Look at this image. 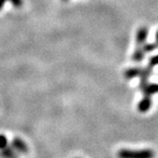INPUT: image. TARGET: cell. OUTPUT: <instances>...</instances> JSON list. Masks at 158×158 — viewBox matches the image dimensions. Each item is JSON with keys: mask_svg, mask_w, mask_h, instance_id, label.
Here are the masks:
<instances>
[{"mask_svg": "<svg viewBox=\"0 0 158 158\" xmlns=\"http://www.w3.org/2000/svg\"><path fill=\"white\" fill-rule=\"evenodd\" d=\"M118 158H154L155 153L151 149H141V150H131V149H120L117 154Z\"/></svg>", "mask_w": 158, "mask_h": 158, "instance_id": "obj_1", "label": "cell"}, {"mask_svg": "<svg viewBox=\"0 0 158 158\" xmlns=\"http://www.w3.org/2000/svg\"><path fill=\"white\" fill-rule=\"evenodd\" d=\"M10 145L18 154H26L28 151L27 144L23 141L22 139H20L19 137L13 138Z\"/></svg>", "mask_w": 158, "mask_h": 158, "instance_id": "obj_2", "label": "cell"}, {"mask_svg": "<svg viewBox=\"0 0 158 158\" xmlns=\"http://www.w3.org/2000/svg\"><path fill=\"white\" fill-rule=\"evenodd\" d=\"M148 35V29L146 27H140L136 34V44L141 47L144 43H146Z\"/></svg>", "mask_w": 158, "mask_h": 158, "instance_id": "obj_3", "label": "cell"}, {"mask_svg": "<svg viewBox=\"0 0 158 158\" xmlns=\"http://www.w3.org/2000/svg\"><path fill=\"white\" fill-rule=\"evenodd\" d=\"M152 106V99H151V97L149 96H145L141 101L138 103V106H137V109L139 112L141 113H146L148 112Z\"/></svg>", "mask_w": 158, "mask_h": 158, "instance_id": "obj_4", "label": "cell"}, {"mask_svg": "<svg viewBox=\"0 0 158 158\" xmlns=\"http://www.w3.org/2000/svg\"><path fill=\"white\" fill-rule=\"evenodd\" d=\"M19 154H18L11 145H8L7 147L0 149V158H18Z\"/></svg>", "mask_w": 158, "mask_h": 158, "instance_id": "obj_5", "label": "cell"}, {"mask_svg": "<svg viewBox=\"0 0 158 158\" xmlns=\"http://www.w3.org/2000/svg\"><path fill=\"white\" fill-rule=\"evenodd\" d=\"M141 69L142 68L140 67H134V68H129L126 69L124 72V77L126 79H133L135 77H139L141 75Z\"/></svg>", "mask_w": 158, "mask_h": 158, "instance_id": "obj_6", "label": "cell"}, {"mask_svg": "<svg viewBox=\"0 0 158 158\" xmlns=\"http://www.w3.org/2000/svg\"><path fill=\"white\" fill-rule=\"evenodd\" d=\"M143 94L145 96L151 97L154 94L158 93V84L157 83H148L146 86L142 89Z\"/></svg>", "mask_w": 158, "mask_h": 158, "instance_id": "obj_7", "label": "cell"}, {"mask_svg": "<svg viewBox=\"0 0 158 158\" xmlns=\"http://www.w3.org/2000/svg\"><path fill=\"white\" fill-rule=\"evenodd\" d=\"M145 52L144 50L142 49V48H136L135 52H134V54H133V56H132V60L134 61V62H140L141 61H143V59L145 58Z\"/></svg>", "mask_w": 158, "mask_h": 158, "instance_id": "obj_8", "label": "cell"}, {"mask_svg": "<svg viewBox=\"0 0 158 158\" xmlns=\"http://www.w3.org/2000/svg\"><path fill=\"white\" fill-rule=\"evenodd\" d=\"M11 3L12 6H14L16 8H20L24 4V0H0V10H2L3 6H5L6 3Z\"/></svg>", "mask_w": 158, "mask_h": 158, "instance_id": "obj_9", "label": "cell"}, {"mask_svg": "<svg viewBox=\"0 0 158 158\" xmlns=\"http://www.w3.org/2000/svg\"><path fill=\"white\" fill-rule=\"evenodd\" d=\"M142 49L144 50L145 53H151L153 51H155L157 48V46L156 44V42H152V43H144L142 45Z\"/></svg>", "mask_w": 158, "mask_h": 158, "instance_id": "obj_10", "label": "cell"}, {"mask_svg": "<svg viewBox=\"0 0 158 158\" xmlns=\"http://www.w3.org/2000/svg\"><path fill=\"white\" fill-rule=\"evenodd\" d=\"M9 145L8 139L6 138V135H0V149H3Z\"/></svg>", "mask_w": 158, "mask_h": 158, "instance_id": "obj_11", "label": "cell"}, {"mask_svg": "<svg viewBox=\"0 0 158 158\" xmlns=\"http://www.w3.org/2000/svg\"><path fill=\"white\" fill-rule=\"evenodd\" d=\"M156 65H158V55L151 57L148 62V66H150V67H154Z\"/></svg>", "mask_w": 158, "mask_h": 158, "instance_id": "obj_12", "label": "cell"}, {"mask_svg": "<svg viewBox=\"0 0 158 158\" xmlns=\"http://www.w3.org/2000/svg\"><path fill=\"white\" fill-rule=\"evenodd\" d=\"M156 44L157 46V48H158V30L156 31Z\"/></svg>", "mask_w": 158, "mask_h": 158, "instance_id": "obj_13", "label": "cell"}, {"mask_svg": "<svg viewBox=\"0 0 158 158\" xmlns=\"http://www.w3.org/2000/svg\"><path fill=\"white\" fill-rule=\"evenodd\" d=\"M62 1H68V0H62Z\"/></svg>", "mask_w": 158, "mask_h": 158, "instance_id": "obj_14", "label": "cell"}]
</instances>
